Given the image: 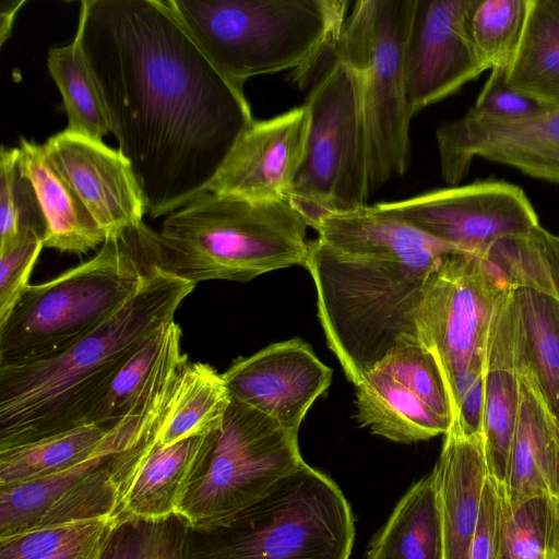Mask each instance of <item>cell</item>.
<instances>
[{
    "label": "cell",
    "mask_w": 559,
    "mask_h": 559,
    "mask_svg": "<svg viewBox=\"0 0 559 559\" xmlns=\"http://www.w3.org/2000/svg\"><path fill=\"white\" fill-rule=\"evenodd\" d=\"M74 38L146 215H169L205 192L254 119L245 93L217 71L167 1L84 0Z\"/></svg>",
    "instance_id": "obj_1"
},
{
    "label": "cell",
    "mask_w": 559,
    "mask_h": 559,
    "mask_svg": "<svg viewBox=\"0 0 559 559\" xmlns=\"http://www.w3.org/2000/svg\"><path fill=\"white\" fill-rule=\"evenodd\" d=\"M317 233L305 267L328 347L355 385L400 338L417 336L429 271L444 254L461 251L371 205L328 213Z\"/></svg>",
    "instance_id": "obj_2"
},
{
    "label": "cell",
    "mask_w": 559,
    "mask_h": 559,
    "mask_svg": "<svg viewBox=\"0 0 559 559\" xmlns=\"http://www.w3.org/2000/svg\"><path fill=\"white\" fill-rule=\"evenodd\" d=\"M133 296L62 353L0 367V450L92 423L123 365L175 321L194 284L144 265Z\"/></svg>",
    "instance_id": "obj_3"
},
{
    "label": "cell",
    "mask_w": 559,
    "mask_h": 559,
    "mask_svg": "<svg viewBox=\"0 0 559 559\" xmlns=\"http://www.w3.org/2000/svg\"><path fill=\"white\" fill-rule=\"evenodd\" d=\"M308 224L289 201L253 202L205 191L167 215L158 231L142 223L129 231L143 265L192 284L246 283L306 266Z\"/></svg>",
    "instance_id": "obj_4"
},
{
    "label": "cell",
    "mask_w": 559,
    "mask_h": 559,
    "mask_svg": "<svg viewBox=\"0 0 559 559\" xmlns=\"http://www.w3.org/2000/svg\"><path fill=\"white\" fill-rule=\"evenodd\" d=\"M240 93L257 75L292 70L305 86L338 38L348 0H166Z\"/></svg>",
    "instance_id": "obj_5"
},
{
    "label": "cell",
    "mask_w": 559,
    "mask_h": 559,
    "mask_svg": "<svg viewBox=\"0 0 559 559\" xmlns=\"http://www.w3.org/2000/svg\"><path fill=\"white\" fill-rule=\"evenodd\" d=\"M144 271L127 231L106 240L92 259L48 282L28 284L0 322V367L68 349L133 296Z\"/></svg>",
    "instance_id": "obj_6"
},
{
    "label": "cell",
    "mask_w": 559,
    "mask_h": 559,
    "mask_svg": "<svg viewBox=\"0 0 559 559\" xmlns=\"http://www.w3.org/2000/svg\"><path fill=\"white\" fill-rule=\"evenodd\" d=\"M205 536L191 559H349L355 524L340 487L305 462Z\"/></svg>",
    "instance_id": "obj_7"
},
{
    "label": "cell",
    "mask_w": 559,
    "mask_h": 559,
    "mask_svg": "<svg viewBox=\"0 0 559 559\" xmlns=\"http://www.w3.org/2000/svg\"><path fill=\"white\" fill-rule=\"evenodd\" d=\"M312 78L304 103L309 114L307 145L289 202L314 229L325 213L368 205L371 190L358 72L333 45Z\"/></svg>",
    "instance_id": "obj_8"
},
{
    "label": "cell",
    "mask_w": 559,
    "mask_h": 559,
    "mask_svg": "<svg viewBox=\"0 0 559 559\" xmlns=\"http://www.w3.org/2000/svg\"><path fill=\"white\" fill-rule=\"evenodd\" d=\"M413 0H358L334 44L359 74L371 192L409 166L404 46Z\"/></svg>",
    "instance_id": "obj_9"
},
{
    "label": "cell",
    "mask_w": 559,
    "mask_h": 559,
    "mask_svg": "<svg viewBox=\"0 0 559 559\" xmlns=\"http://www.w3.org/2000/svg\"><path fill=\"white\" fill-rule=\"evenodd\" d=\"M508 286L486 259L465 252L441 257L425 280L417 336L441 371L452 417L484 374L490 321Z\"/></svg>",
    "instance_id": "obj_10"
},
{
    "label": "cell",
    "mask_w": 559,
    "mask_h": 559,
    "mask_svg": "<svg viewBox=\"0 0 559 559\" xmlns=\"http://www.w3.org/2000/svg\"><path fill=\"white\" fill-rule=\"evenodd\" d=\"M304 463L298 433L230 401L210 461L178 518L194 532L223 527Z\"/></svg>",
    "instance_id": "obj_11"
},
{
    "label": "cell",
    "mask_w": 559,
    "mask_h": 559,
    "mask_svg": "<svg viewBox=\"0 0 559 559\" xmlns=\"http://www.w3.org/2000/svg\"><path fill=\"white\" fill-rule=\"evenodd\" d=\"M371 206L461 252L483 259L497 241L526 234L539 225L524 191L498 180L436 189Z\"/></svg>",
    "instance_id": "obj_12"
},
{
    "label": "cell",
    "mask_w": 559,
    "mask_h": 559,
    "mask_svg": "<svg viewBox=\"0 0 559 559\" xmlns=\"http://www.w3.org/2000/svg\"><path fill=\"white\" fill-rule=\"evenodd\" d=\"M186 366L187 361L177 355L165 359L133 407L83 461L37 479L0 488V536L37 525L75 485L163 424L174 405Z\"/></svg>",
    "instance_id": "obj_13"
},
{
    "label": "cell",
    "mask_w": 559,
    "mask_h": 559,
    "mask_svg": "<svg viewBox=\"0 0 559 559\" xmlns=\"http://www.w3.org/2000/svg\"><path fill=\"white\" fill-rule=\"evenodd\" d=\"M165 421L114 460L111 516L117 525L178 518L210 461L221 431L160 445L158 435Z\"/></svg>",
    "instance_id": "obj_14"
},
{
    "label": "cell",
    "mask_w": 559,
    "mask_h": 559,
    "mask_svg": "<svg viewBox=\"0 0 559 559\" xmlns=\"http://www.w3.org/2000/svg\"><path fill=\"white\" fill-rule=\"evenodd\" d=\"M472 0H413L404 46L412 117L488 70L469 36Z\"/></svg>",
    "instance_id": "obj_15"
},
{
    "label": "cell",
    "mask_w": 559,
    "mask_h": 559,
    "mask_svg": "<svg viewBox=\"0 0 559 559\" xmlns=\"http://www.w3.org/2000/svg\"><path fill=\"white\" fill-rule=\"evenodd\" d=\"M441 177L459 186L475 157L509 165L523 174L559 183V107L526 120L464 116L436 130Z\"/></svg>",
    "instance_id": "obj_16"
},
{
    "label": "cell",
    "mask_w": 559,
    "mask_h": 559,
    "mask_svg": "<svg viewBox=\"0 0 559 559\" xmlns=\"http://www.w3.org/2000/svg\"><path fill=\"white\" fill-rule=\"evenodd\" d=\"M222 377L230 401L258 409L298 433L314 401L330 386L332 369L296 337L235 359Z\"/></svg>",
    "instance_id": "obj_17"
},
{
    "label": "cell",
    "mask_w": 559,
    "mask_h": 559,
    "mask_svg": "<svg viewBox=\"0 0 559 559\" xmlns=\"http://www.w3.org/2000/svg\"><path fill=\"white\" fill-rule=\"evenodd\" d=\"M44 152L82 201L106 240L138 228L146 201L129 159L119 151L66 130L47 140Z\"/></svg>",
    "instance_id": "obj_18"
},
{
    "label": "cell",
    "mask_w": 559,
    "mask_h": 559,
    "mask_svg": "<svg viewBox=\"0 0 559 559\" xmlns=\"http://www.w3.org/2000/svg\"><path fill=\"white\" fill-rule=\"evenodd\" d=\"M309 114L302 104L240 134L206 191L253 202L289 201L304 159Z\"/></svg>",
    "instance_id": "obj_19"
},
{
    "label": "cell",
    "mask_w": 559,
    "mask_h": 559,
    "mask_svg": "<svg viewBox=\"0 0 559 559\" xmlns=\"http://www.w3.org/2000/svg\"><path fill=\"white\" fill-rule=\"evenodd\" d=\"M484 443L490 476L503 484L520 402V360L511 288L489 325L484 367Z\"/></svg>",
    "instance_id": "obj_20"
},
{
    "label": "cell",
    "mask_w": 559,
    "mask_h": 559,
    "mask_svg": "<svg viewBox=\"0 0 559 559\" xmlns=\"http://www.w3.org/2000/svg\"><path fill=\"white\" fill-rule=\"evenodd\" d=\"M441 521L444 559H467L489 469L483 436H466L451 423L431 472Z\"/></svg>",
    "instance_id": "obj_21"
},
{
    "label": "cell",
    "mask_w": 559,
    "mask_h": 559,
    "mask_svg": "<svg viewBox=\"0 0 559 559\" xmlns=\"http://www.w3.org/2000/svg\"><path fill=\"white\" fill-rule=\"evenodd\" d=\"M503 487L512 504L544 497L559 507V427L521 360L519 411Z\"/></svg>",
    "instance_id": "obj_22"
},
{
    "label": "cell",
    "mask_w": 559,
    "mask_h": 559,
    "mask_svg": "<svg viewBox=\"0 0 559 559\" xmlns=\"http://www.w3.org/2000/svg\"><path fill=\"white\" fill-rule=\"evenodd\" d=\"M19 151L20 166L35 188L46 221L44 247L83 254L103 245L105 234L47 159L44 146L22 139Z\"/></svg>",
    "instance_id": "obj_23"
},
{
    "label": "cell",
    "mask_w": 559,
    "mask_h": 559,
    "mask_svg": "<svg viewBox=\"0 0 559 559\" xmlns=\"http://www.w3.org/2000/svg\"><path fill=\"white\" fill-rule=\"evenodd\" d=\"M509 286L520 360L559 427V301L533 285Z\"/></svg>",
    "instance_id": "obj_24"
},
{
    "label": "cell",
    "mask_w": 559,
    "mask_h": 559,
    "mask_svg": "<svg viewBox=\"0 0 559 559\" xmlns=\"http://www.w3.org/2000/svg\"><path fill=\"white\" fill-rule=\"evenodd\" d=\"M354 386L359 426L391 441H425L444 435L451 425L408 388L378 369Z\"/></svg>",
    "instance_id": "obj_25"
},
{
    "label": "cell",
    "mask_w": 559,
    "mask_h": 559,
    "mask_svg": "<svg viewBox=\"0 0 559 559\" xmlns=\"http://www.w3.org/2000/svg\"><path fill=\"white\" fill-rule=\"evenodd\" d=\"M366 559H444L443 536L431 473L403 496L373 539Z\"/></svg>",
    "instance_id": "obj_26"
},
{
    "label": "cell",
    "mask_w": 559,
    "mask_h": 559,
    "mask_svg": "<svg viewBox=\"0 0 559 559\" xmlns=\"http://www.w3.org/2000/svg\"><path fill=\"white\" fill-rule=\"evenodd\" d=\"M508 84L559 107V0H531L520 46L507 67Z\"/></svg>",
    "instance_id": "obj_27"
},
{
    "label": "cell",
    "mask_w": 559,
    "mask_h": 559,
    "mask_svg": "<svg viewBox=\"0 0 559 559\" xmlns=\"http://www.w3.org/2000/svg\"><path fill=\"white\" fill-rule=\"evenodd\" d=\"M230 397L211 365L190 362L183 370L171 411L158 435L160 445L221 431Z\"/></svg>",
    "instance_id": "obj_28"
},
{
    "label": "cell",
    "mask_w": 559,
    "mask_h": 559,
    "mask_svg": "<svg viewBox=\"0 0 559 559\" xmlns=\"http://www.w3.org/2000/svg\"><path fill=\"white\" fill-rule=\"evenodd\" d=\"M115 427V426H114ZM114 427L90 423L0 450V488L66 469L90 456Z\"/></svg>",
    "instance_id": "obj_29"
},
{
    "label": "cell",
    "mask_w": 559,
    "mask_h": 559,
    "mask_svg": "<svg viewBox=\"0 0 559 559\" xmlns=\"http://www.w3.org/2000/svg\"><path fill=\"white\" fill-rule=\"evenodd\" d=\"M49 73L63 99L68 117L67 132L97 142L110 132L106 110L80 43L50 48Z\"/></svg>",
    "instance_id": "obj_30"
},
{
    "label": "cell",
    "mask_w": 559,
    "mask_h": 559,
    "mask_svg": "<svg viewBox=\"0 0 559 559\" xmlns=\"http://www.w3.org/2000/svg\"><path fill=\"white\" fill-rule=\"evenodd\" d=\"M486 260L509 285H533L550 292L559 301V236L540 225L497 241Z\"/></svg>",
    "instance_id": "obj_31"
},
{
    "label": "cell",
    "mask_w": 559,
    "mask_h": 559,
    "mask_svg": "<svg viewBox=\"0 0 559 559\" xmlns=\"http://www.w3.org/2000/svg\"><path fill=\"white\" fill-rule=\"evenodd\" d=\"M181 329L171 321L142 346L119 370L92 423L114 427L133 407L162 362L181 346Z\"/></svg>",
    "instance_id": "obj_32"
},
{
    "label": "cell",
    "mask_w": 559,
    "mask_h": 559,
    "mask_svg": "<svg viewBox=\"0 0 559 559\" xmlns=\"http://www.w3.org/2000/svg\"><path fill=\"white\" fill-rule=\"evenodd\" d=\"M531 0H472L467 26L487 69L507 68L523 37Z\"/></svg>",
    "instance_id": "obj_33"
},
{
    "label": "cell",
    "mask_w": 559,
    "mask_h": 559,
    "mask_svg": "<svg viewBox=\"0 0 559 559\" xmlns=\"http://www.w3.org/2000/svg\"><path fill=\"white\" fill-rule=\"evenodd\" d=\"M557 549L559 507L544 497L515 504L504 497L500 559H547Z\"/></svg>",
    "instance_id": "obj_34"
},
{
    "label": "cell",
    "mask_w": 559,
    "mask_h": 559,
    "mask_svg": "<svg viewBox=\"0 0 559 559\" xmlns=\"http://www.w3.org/2000/svg\"><path fill=\"white\" fill-rule=\"evenodd\" d=\"M46 221L29 178L20 166L19 147L0 153V251L28 233L46 236ZM45 240V239H44Z\"/></svg>",
    "instance_id": "obj_35"
},
{
    "label": "cell",
    "mask_w": 559,
    "mask_h": 559,
    "mask_svg": "<svg viewBox=\"0 0 559 559\" xmlns=\"http://www.w3.org/2000/svg\"><path fill=\"white\" fill-rule=\"evenodd\" d=\"M408 388L438 416L451 424L449 394L441 371L418 336L405 335L374 368Z\"/></svg>",
    "instance_id": "obj_36"
},
{
    "label": "cell",
    "mask_w": 559,
    "mask_h": 559,
    "mask_svg": "<svg viewBox=\"0 0 559 559\" xmlns=\"http://www.w3.org/2000/svg\"><path fill=\"white\" fill-rule=\"evenodd\" d=\"M188 526L177 516L117 525L100 559H187Z\"/></svg>",
    "instance_id": "obj_37"
},
{
    "label": "cell",
    "mask_w": 559,
    "mask_h": 559,
    "mask_svg": "<svg viewBox=\"0 0 559 559\" xmlns=\"http://www.w3.org/2000/svg\"><path fill=\"white\" fill-rule=\"evenodd\" d=\"M116 525L103 515L33 526L0 536V559H47Z\"/></svg>",
    "instance_id": "obj_38"
},
{
    "label": "cell",
    "mask_w": 559,
    "mask_h": 559,
    "mask_svg": "<svg viewBox=\"0 0 559 559\" xmlns=\"http://www.w3.org/2000/svg\"><path fill=\"white\" fill-rule=\"evenodd\" d=\"M115 457L69 490L46 512L37 525L111 515L115 503Z\"/></svg>",
    "instance_id": "obj_39"
},
{
    "label": "cell",
    "mask_w": 559,
    "mask_h": 559,
    "mask_svg": "<svg viewBox=\"0 0 559 559\" xmlns=\"http://www.w3.org/2000/svg\"><path fill=\"white\" fill-rule=\"evenodd\" d=\"M555 108L512 88L507 82V68L499 67L491 69L468 111L491 119L520 121L543 116Z\"/></svg>",
    "instance_id": "obj_40"
},
{
    "label": "cell",
    "mask_w": 559,
    "mask_h": 559,
    "mask_svg": "<svg viewBox=\"0 0 559 559\" xmlns=\"http://www.w3.org/2000/svg\"><path fill=\"white\" fill-rule=\"evenodd\" d=\"M45 237L28 233L0 251V322L10 313L25 287L44 247Z\"/></svg>",
    "instance_id": "obj_41"
},
{
    "label": "cell",
    "mask_w": 559,
    "mask_h": 559,
    "mask_svg": "<svg viewBox=\"0 0 559 559\" xmlns=\"http://www.w3.org/2000/svg\"><path fill=\"white\" fill-rule=\"evenodd\" d=\"M504 487L488 476L467 559H500L504 510Z\"/></svg>",
    "instance_id": "obj_42"
},
{
    "label": "cell",
    "mask_w": 559,
    "mask_h": 559,
    "mask_svg": "<svg viewBox=\"0 0 559 559\" xmlns=\"http://www.w3.org/2000/svg\"><path fill=\"white\" fill-rule=\"evenodd\" d=\"M116 526L109 527L85 542L70 546L47 559H100L108 538Z\"/></svg>",
    "instance_id": "obj_43"
},
{
    "label": "cell",
    "mask_w": 559,
    "mask_h": 559,
    "mask_svg": "<svg viewBox=\"0 0 559 559\" xmlns=\"http://www.w3.org/2000/svg\"><path fill=\"white\" fill-rule=\"evenodd\" d=\"M25 1H2L0 13V37L1 46L10 37L14 17Z\"/></svg>",
    "instance_id": "obj_44"
},
{
    "label": "cell",
    "mask_w": 559,
    "mask_h": 559,
    "mask_svg": "<svg viewBox=\"0 0 559 559\" xmlns=\"http://www.w3.org/2000/svg\"><path fill=\"white\" fill-rule=\"evenodd\" d=\"M547 559H559V549L551 551Z\"/></svg>",
    "instance_id": "obj_45"
}]
</instances>
